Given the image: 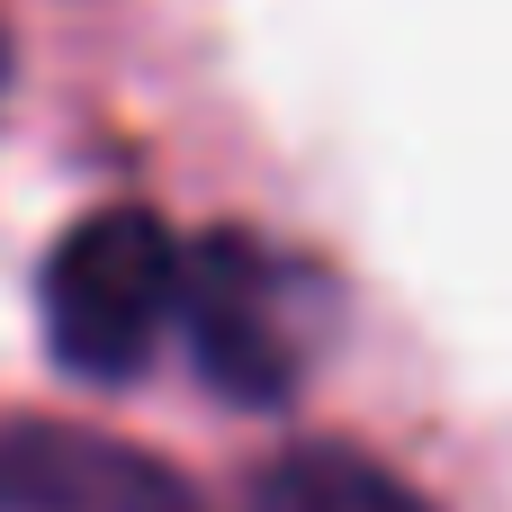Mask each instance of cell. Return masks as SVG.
Wrapping results in <instances>:
<instances>
[{
	"instance_id": "cell-2",
	"label": "cell",
	"mask_w": 512,
	"mask_h": 512,
	"mask_svg": "<svg viewBox=\"0 0 512 512\" xmlns=\"http://www.w3.org/2000/svg\"><path fill=\"white\" fill-rule=\"evenodd\" d=\"M180 234L153 216V207H99L81 216L54 252H45V279H36V306H45V342L72 378H135L162 333L180 324Z\"/></svg>"
},
{
	"instance_id": "cell-3",
	"label": "cell",
	"mask_w": 512,
	"mask_h": 512,
	"mask_svg": "<svg viewBox=\"0 0 512 512\" xmlns=\"http://www.w3.org/2000/svg\"><path fill=\"white\" fill-rule=\"evenodd\" d=\"M0 512H198V495L108 432L0 423Z\"/></svg>"
},
{
	"instance_id": "cell-4",
	"label": "cell",
	"mask_w": 512,
	"mask_h": 512,
	"mask_svg": "<svg viewBox=\"0 0 512 512\" xmlns=\"http://www.w3.org/2000/svg\"><path fill=\"white\" fill-rule=\"evenodd\" d=\"M243 512H441V504L351 441H297L252 477Z\"/></svg>"
},
{
	"instance_id": "cell-1",
	"label": "cell",
	"mask_w": 512,
	"mask_h": 512,
	"mask_svg": "<svg viewBox=\"0 0 512 512\" xmlns=\"http://www.w3.org/2000/svg\"><path fill=\"white\" fill-rule=\"evenodd\" d=\"M180 333L198 351V378L234 405H288L315 369L324 333V279L297 252H270L261 234H198L180 252Z\"/></svg>"
},
{
	"instance_id": "cell-5",
	"label": "cell",
	"mask_w": 512,
	"mask_h": 512,
	"mask_svg": "<svg viewBox=\"0 0 512 512\" xmlns=\"http://www.w3.org/2000/svg\"><path fill=\"white\" fill-rule=\"evenodd\" d=\"M0 90H9V36H0Z\"/></svg>"
}]
</instances>
